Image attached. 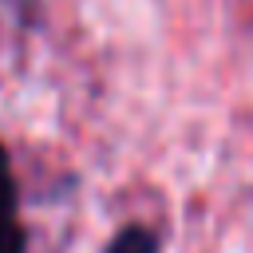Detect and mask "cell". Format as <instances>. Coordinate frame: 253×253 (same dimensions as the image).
Instances as JSON below:
<instances>
[{
  "instance_id": "cell-1",
  "label": "cell",
  "mask_w": 253,
  "mask_h": 253,
  "mask_svg": "<svg viewBox=\"0 0 253 253\" xmlns=\"http://www.w3.org/2000/svg\"><path fill=\"white\" fill-rule=\"evenodd\" d=\"M28 237L16 217V178L8 166V150L0 146V253H24Z\"/></svg>"
},
{
  "instance_id": "cell-2",
  "label": "cell",
  "mask_w": 253,
  "mask_h": 253,
  "mask_svg": "<svg viewBox=\"0 0 253 253\" xmlns=\"http://www.w3.org/2000/svg\"><path fill=\"white\" fill-rule=\"evenodd\" d=\"M103 253H158V233L150 225H123Z\"/></svg>"
}]
</instances>
